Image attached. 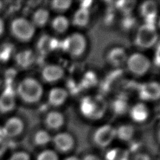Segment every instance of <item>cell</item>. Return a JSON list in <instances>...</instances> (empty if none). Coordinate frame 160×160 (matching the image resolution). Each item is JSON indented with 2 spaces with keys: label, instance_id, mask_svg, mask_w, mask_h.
I'll list each match as a JSON object with an SVG mask.
<instances>
[{
  "label": "cell",
  "instance_id": "24",
  "mask_svg": "<svg viewBox=\"0 0 160 160\" xmlns=\"http://www.w3.org/2000/svg\"><path fill=\"white\" fill-rule=\"evenodd\" d=\"M51 26L58 33H63L68 29L69 26V22L68 19L64 16L59 15L52 19L51 22Z\"/></svg>",
  "mask_w": 160,
  "mask_h": 160
},
{
  "label": "cell",
  "instance_id": "2",
  "mask_svg": "<svg viewBox=\"0 0 160 160\" xmlns=\"http://www.w3.org/2000/svg\"><path fill=\"white\" fill-rule=\"evenodd\" d=\"M41 84L32 78H26L20 82L17 88V93L20 99L26 103L38 102L42 95Z\"/></svg>",
  "mask_w": 160,
  "mask_h": 160
},
{
  "label": "cell",
  "instance_id": "31",
  "mask_svg": "<svg viewBox=\"0 0 160 160\" xmlns=\"http://www.w3.org/2000/svg\"><path fill=\"white\" fill-rule=\"evenodd\" d=\"M9 160H29V156L24 152H17L12 154Z\"/></svg>",
  "mask_w": 160,
  "mask_h": 160
},
{
  "label": "cell",
  "instance_id": "29",
  "mask_svg": "<svg viewBox=\"0 0 160 160\" xmlns=\"http://www.w3.org/2000/svg\"><path fill=\"white\" fill-rule=\"evenodd\" d=\"M37 160H58V156L54 151L48 149L41 152Z\"/></svg>",
  "mask_w": 160,
  "mask_h": 160
},
{
  "label": "cell",
  "instance_id": "3",
  "mask_svg": "<svg viewBox=\"0 0 160 160\" xmlns=\"http://www.w3.org/2000/svg\"><path fill=\"white\" fill-rule=\"evenodd\" d=\"M158 37L154 24L144 23L138 29L134 38V43L141 49H148L156 43Z\"/></svg>",
  "mask_w": 160,
  "mask_h": 160
},
{
  "label": "cell",
  "instance_id": "25",
  "mask_svg": "<svg viewBox=\"0 0 160 160\" xmlns=\"http://www.w3.org/2000/svg\"><path fill=\"white\" fill-rule=\"evenodd\" d=\"M136 4L135 1H118L116 2V7L125 14H130L134 9Z\"/></svg>",
  "mask_w": 160,
  "mask_h": 160
},
{
  "label": "cell",
  "instance_id": "18",
  "mask_svg": "<svg viewBox=\"0 0 160 160\" xmlns=\"http://www.w3.org/2000/svg\"><path fill=\"white\" fill-rule=\"evenodd\" d=\"M58 46L57 41L48 35H42L37 42V49L42 55H46L54 50Z\"/></svg>",
  "mask_w": 160,
  "mask_h": 160
},
{
  "label": "cell",
  "instance_id": "19",
  "mask_svg": "<svg viewBox=\"0 0 160 160\" xmlns=\"http://www.w3.org/2000/svg\"><path fill=\"white\" fill-rule=\"evenodd\" d=\"M89 19L90 13L89 9L80 7L74 13L72 19V23L76 27L83 28L89 23Z\"/></svg>",
  "mask_w": 160,
  "mask_h": 160
},
{
  "label": "cell",
  "instance_id": "15",
  "mask_svg": "<svg viewBox=\"0 0 160 160\" xmlns=\"http://www.w3.org/2000/svg\"><path fill=\"white\" fill-rule=\"evenodd\" d=\"M129 110L130 118L133 121L137 123H141L146 121L149 115L148 108L142 102L136 103Z\"/></svg>",
  "mask_w": 160,
  "mask_h": 160
},
{
  "label": "cell",
  "instance_id": "5",
  "mask_svg": "<svg viewBox=\"0 0 160 160\" xmlns=\"http://www.w3.org/2000/svg\"><path fill=\"white\" fill-rule=\"evenodd\" d=\"M126 65L132 74L142 76L148 72L151 67V62L144 54L140 52H134L128 57Z\"/></svg>",
  "mask_w": 160,
  "mask_h": 160
},
{
  "label": "cell",
  "instance_id": "26",
  "mask_svg": "<svg viewBox=\"0 0 160 160\" xmlns=\"http://www.w3.org/2000/svg\"><path fill=\"white\" fill-rule=\"evenodd\" d=\"M71 4L72 1L70 0H54L51 2V7L54 11L62 12L68 10Z\"/></svg>",
  "mask_w": 160,
  "mask_h": 160
},
{
  "label": "cell",
  "instance_id": "23",
  "mask_svg": "<svg viewBox=\"0 0 160 160\" xmlns=\"http://www.w3.org/2000/svg\"><path fill=\"white\" fill-rule=\"evenodd\" d=\"M49 17V14L47 9L44 8H39L34 12L31 22L34 26L42 27L47 24Z\"/></svg>",
  "mask_w": 160,
  "mask_h": 160
},
{
  "label": "cell",
  "instance_id": "7",
  "mask_svg": "<svg viewBox=\"0 0 160 160\" xmlns=\"http://www.w3.org/2000/svg\"><path fill=\"white\" fill-rule=\"evenodd\" d=\"M116 138V128L111 124H104L98 128L93 133L92 140L99 148H105Z\"/></svg>",
  "mask_w": 160,
  "mask_h": 160
},
{
  "label": "cell",
  "instance_id": "1",
  "mask_svg": "<svg viewBox=\"0 0 160 160\" xmlns=\"http://www.w3.org/2000/svg\"><path fill=\"white\" fill-rule=\"evenodd\" d=\"M106 109V101L99 96H84L79 103V111L82 115L91 120L101 119Z\"/></svg>",
  "mask_w": 160,
  "mask_h": 160
},
{
  "label": "cell",
  "instance_id": "20",
  "mask_svg": "<svg viewBox=\"0 0 160 160\" xmlns=\"http://www.w3.org/2000/svg\"><path fill=\"white\" fill-rule=\"evenodd\" d=\"M134 128L128 124L120 125L116 128V138L122 141H129L134 135Z\"/></svg>",
  "mask_w": 160,
  "mask_h": 160
},
{
  "label": "cell",
  "instance_id": "38",
  "mask_svg": "<svg viewBox=\"0 0 160 160\" xmlns=\"http://www.w3.org/2000/svg\"><path fill=\"white\" fill-rule=\"evenodd\" d=\"M2 6H3V3H2V1H0V11L2 9Z\"/></svg>",
  "mask_w": 160,
  "mask_h": 160
},
{
  "label": "cell",
  "instance_id": "40",
  "mask_svg": "<svg viewBox=\"0 0 160 160\" xmlns=\"http://www.w3.org/2000/svg\"><path fill=\"white\" fill-rule=\"evenodd\" d=\"M1 79H0V86H1Z\"/></svg>",
  "mask_w": 160,
  "mask_h": 160
},
{
  "label": "cell",
  "instance_id": "36",
  "mask_svg": "<svg viewBox=\"0 0 160 160\" xmlns=\"http://www.w3.org/2000/svg\"><path fill=\"white\" fill-rule=\"evenodd\" d=\"M64 160H81V159H80L79 157H78L76 156L71 155V156H68Z\"/></svg>",
  "mask_w": 160,
  "mask_h": 160
},
{
  "label": "cell",
  "instance_id": "10",
  "mask_svg": "<svg viewBox=\"0 0 160 160\" xmlns=\"http://www.w3.org/2000/svg\"><path fill=\"white\" fill-rule=\"evenodd\" d=\"M64 69L57 64H49L44 67L41 71L43 80L47 82H54L63 78Z\"/></svg>",
  "mask_w": 160,
  "mask_h": 160
},
{
  "label": "cell",
  "instance_id": "8",
  "mask_svg": "<svg viewBox=\"0 0 160 160\" xmlns=\"http://www.w3.org/2000/svg\"><path fill=\"white\" fill-rule=\"evenodd\" d=\"M138 96L142 101H152L160 99V83L154 81H148L139 85Z\"/></svg>",
  "mask_w": 160,
  "mask_h": 160
},
{
  "label": "cell",
  "instance_id": "6",
  "mask_svg": "<svg viewBox=\"0 0 160 160\" xmlns=\"http://www.w3.org/2000/svg\"><path fill=\"white\" fill-rule=\"evenodd\" d=\"M63 49L70 56L76 58L81 56L87 46L86 38L79 32H74L68 36L62 44Z\"/></svg>",
  "mask_w": 160,
  "mask_h": 160
},
{
  "label": "cell",
  "instance_id": "14",
  "mask_svg": "<svg viewBox=\"0 0 160 160\" xmlns=\"http://www.w3.org/2000/svg\"><path fill=\"white\" fill-rule=\"evenodd\" d=\"M128 55L125 49L121 47H115L110 49L107 54V61L114 67H119L126 64Z\"/></svg>",
  "mask_w": 160,
  "mask_h": 160
},
{
  "label": "cell",
  "instance_id": "39",
  "mask_svg": "<svg viewBox=\"0 0 160 160\" xmlns=\"http://www.w3.org/2000/svg\"><path fill=\"white\" fill-rule=\"evenodd\" d=\"M158 138H159V140L160 141V129L159 130V132H158Z\"/></svg>",
  "mask_w": 160,
  "mask_h": 160
},
{
  "label": "cell",
  "instance_id": "9",
  "mask_svg": "<svg viewBox=\"0 0 160 160\" xmlns=\"http://www.w3.org/2000/svg\"><path fill=\"white\" fill-rule=\"evenodd\" d=\"M52 141L56 149L61 152H67L71 151L75 144L73 136L66 132L58 133L52 138Z\"/></svg>",
  "mask_w": 160,
  "mask_h": 160
},
{
  "label": "cell",
  "instance_id": "22",
  "mask_svg": "<svg viewBox=\"0 0 160 160\" xmlns=\"http://www.w3.org/2000/svg\"><path fill=\"white\" fill-rule=\"evenodd\" d=\"M129 152L121 148L109 149L105 154V160H129Z\"/></svg>",
  "mask_w": 160,
  "mask_h": 160
},
{
  "label": "cell",
  "instance_id": "28",
  "mask_svg": "<svg viewBox=\"0 0 160 160\" xmlns=\"http://www.w3.org/2000/svg\"><path fill=\"white\" fill-rule=\"evenodd\" d=\"M112 109L115 114L121 115L128 111V105L125 100L118 99L113 101L112 104Z\"/></svg>",
  "mask_w": 160,
  "mask_h": 160
},
{
  "label": "cell",
  "instance_id": "35",
  "mask_svg": "<svg viewBox=\"0 0 160 160\" xmlns=\"http://www.w3.org/2000/svg\"><path fill=\"white\" fill-rule=\"evenodd\" d=\"M81 160H104V159H101V158H99V156L95 154H89L85 155L84 157Z\"/></svg>",
  "mask_w": 160,
  "mask_h": 160
},
{
  "label": "cell",
  "instance_id": "11",
  "mask_svg": "<svg viewBox=\"0 0 160 160\" xmlns=\"http://www.w3.org/2000/svg\"><path fill=\"white\" fill-rule=\"evenodd\" d=\"M139 12L145 23L154 24V20L158 14V6L154 1H144L140 6Z\"/></svg>",
  "mask_w": 160,
  "mask_h": 160
},
{
  "label": "cell",
  "instance_id": "16",
  "mask_svg": "<svg viewBox=\"0 0 160 160\" xmlns=\"http://www.w3.org/2000/svg\"><path fill=\"white\" fill-rule=\"evenodd\" d=\"M68 97V91L62 88H54L51 89L48 94V102L54 107H58L63 104Z\"/></svg>",
  "mask_w": 160,
  "mask_h": 160
},
{
  "label": "cell",
  "instance_id": "27",
  "mask_svg": "<svg viewBox=\"0 0 160 160\" xmlns=\"http://www.w3.org/2000/svg\"><path fill=\"white\" fill-rule=\"evenodd\" d=\"M52 140L49 134L43 130L38 131L34 136V142L38 146H43Z\"/></svg>",
  "mask_w": 160,
  "mask_h": 160
},
{
  "label": "cell",
  "instance_id": "4",
  "mask_svg": "<svg viewBox=\"0 0 160 160\" xmlns=\"http://www.w3.org/2000/svg\"><path fill=\"white\" fill-rule=\"evenodd\" d=\"M10 30L12 35L22 42L30 41L35 32L34 26L32 22L24 18L13 19L11 23Z\"/></svg>",
  "mask_w": 160,
  "mask_h": 160
},
{
  "label": "cell",
  "instance_id": "21",
  "mask_svg": "<svg viewBox=\"0 0 160 160\" xmlns=\"http://www.w3.org/2000/svg\"><path fill=\"white\" fill-rule=\"evenodd\" d=\"M15 60L19 67L27 68L34 62V55L31 50H24L16 55Z\"/></svg>",
  "mask_w": 160,
  "mask_h": 160
},
{
  "label": "cell",
  "instance_id": "34",
  "mask_svg": "<svg viewBox=\"0 0 160 160\" xmlns=\"http://www.w3.org/2000/svg\"><path fill=\"white\" fill-rule=\"evenodd\" d=\"M154 62L156 66L160 67V45L158 46L154 52Z\"/></svg>",
  "mask_w": 160,
  "mask_h": 160
},
{
  "label": "cell",
  "instance_id": "13",
  "mask_svg": "<svg viewBox=\"0 0 160 160\" xmlns=\"http://www.w3.org/2000/svg\"><path fill=\"white\" fill-rule=\"evenodd\" d=\"M24 128L22 121L17 117L8 119L2 129L3 135L8 137H14L22 132Z\"/></svg>",
  "mask_w": 160,
  "mask_h": 160
},
{
  "label": "cell",
  "instance_id": "17",
  "mask_svg": "<svg viewBox=\"0 0 160 160\" xmlns=\"http://www.w3.org/2000/svg\"><path fill=\"white\" fill-rule=\"evenodd\" d=\"M64 118L63 114L57 111L49 112L44 119L46 126L51 130H58L64 124Z\"/></svg>",
  "mask_w": 160,
  "mask_h": 160
},
{
  "label": "cell",
  "instance_id": "12",
  "mask_svg": "<svg viewBox=\"0 0 160 160\" xmlns=\"http://www.w3.org/2000/svg\"><path fill=\"white\" fill-rule=\"evenodd\" d=\"M15 105L14 91L8 86L0 96V112H9L14 109Z\"/></svg>",
  "mask_w": 160,
  "mask_h": 160
},
{
  "label": "cell",
  "instance_id": "37",
  "mask_svg": "<svg viewBox=\"0 0 160 160\" xmlns=\"http://www.w3.org/2000/svg\"><path fill=\"white\" fill-rule=\"evenodd\" d=\"M4 31V22L2 19L0 18V36L2 35Z\"/></svg>",
  "mask_w": 160,
  "mask_h": 160
},
{
  "label": "cell",
  "instance_id": "33",
  "mask_svg": "<svg viewBox=\"0 0 160 160\" xmlns=\"http://www.w3.org/2000/svg\"><path fill=\"white\" fill-rule=\"evenodd\" d=\"M132 160H151L150 156L145 153L140 152L136 154Z\"/></svg>",
  "mask_w": 160,
  "mask_h": 160
},
{
  "label": "cell",
  "instance_id": "32",
  "mask_svg": "<svg viewBox=\"0 0 160 160\" xmlns=\"http://www.w3.org/2000/svg\"><path fill=\"white\" fill-rule=\"evenodd\" d=\"M8 147L9 142L8 141L2 136L0 137V157L4 154Z\"/></svg>",
  "mask_w": 160,
  "mask_h": 160
},
{
  "label": "cell",
  "instance_id": "30",
  "mask_svg": "<svg viewBox=\"0 0 160 160\" xmlns=\"http://www.w3.org/2000/svg\"><path fill=\"white\" fill-rule=\"evenodd\" d=\"M12 52L11 45L5 44L0 49V60L6 61L10 56Z\"/></svg>",
  "mask_w": 160,
  "mask_h": 160
}]
</instances>
